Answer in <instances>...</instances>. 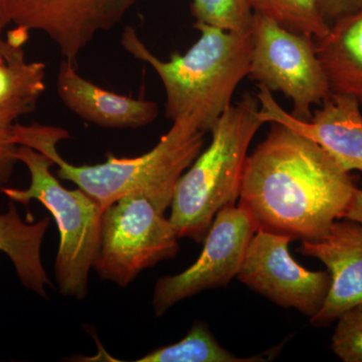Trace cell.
I'll list each match as a JSON object with an SVG mask.
<instances>
[{"label":"cell","mask_w":362,"mask_h":362,"mask_svg":"<svg viewBox=\"0 0 362 362\" xmlns=\"http://www.w3.org/2000/svg\"><path fill=\"white\" fill-rule=\"evenodd\" d=\"M356 185L318 144L278 123L247 156L240 204L257 228L317 240L344 218Z\"/></svg>","instance_id":"obj_1"},{"label":"cell","mask_w":362,"mask_h":362,"mask_svg":"<svg viewBox=\"0 0 362 362\" xmlns=\"http://www.w3.org/2000/svg\"><path fill=\"white\" fill-rule=\"evenodd\" d=\"M173 122L170 129L147 153L120 158L109 154L106 162L94 165H75L62 157L58 144L71 136L57 126L16 123L13 141L51 158L58 166L59 178L77 185L104 209L124 195L139 194L165 214L181 175L201 153L206 134L185 117Z\"/></svg>","instance_id":"obj_2"},{"label":"cell","mask_w":362,"mask_h":362,"mask_svg":"<svg viewBox=\"0 0 362 362\" xmlns=\"http://www.w3.org/2000/svg\"><path fill=\"white\" fill-rule=\"evenodd\" d=\"M201 33L185 54L162 61L150 52L132 26L121 35L120 45L133 58L148 64L165 90V116L171 121L190 119L204 133L211 132L230 106L235 90L247 77L252 37L249 32H228L194 23Z\"/></svg>","instance_id":"obj_3"},{"label":"cell","mask_w":362,"mask_h":362,"mask_svg":"<svg viewBox=\"0 0 362 362\" xmlns=\"http://www.w3.org/2000/svg\"><path fill=\"white\" fill-rule=\"evenodd\" d=\"M258 99L247 93L221 116L209 147L181 175L169 221L178 238L204 242L214 216L239 199L247 150L259 128Z\"/></svg>","instance_id":"obj_4"},{"label":"cell","mask_w":362,"mask_h":362,"mask_svg":"<svg viewBox=\"0 0 362 362\" xmlns=\"http://www.w3.org/2000/svg\"><path fill=\"white\" fill-rule=\"evenodd\" d=\"M16 157L28 168L30 185L23 189L2 187L0 192L25 206L39 202L49 211L59 233L54 267L59 291L65 297L85 299L99 247L104 209L80 188L64 187L52 173L54 162L45 154L21 145Z\"/></svg>","instance_id":"obj_5"},{"label":"cell","mask_w":362,"mask_h":362,"mask_svg":"<svg viewBox=\"0 0 362 362\" xmlns=\"http://www.w3.org/2000/svg\"><path fill=\"white\" fill-rule=\"evenodd\" d=\"M173 223L144 195H124L104 209L93 270L128 287L141 272L175 258L180 250Z\"/></svg>","instance_id":"obj_6"},{"label":"cell","mask_w":362,"mask_h":362,"mask_svg":"<svg viewBox=\"0 0 362 362\" xmlns=\"http://www.w3.org/2000/svg\"><path fill=\"white\" fill-rule=\"evenodd\" d=\"M252 49L247 78L293 103L292 115L309 120L311 107L331 94L314 37L295 33L261 14L252 23Z\"/></svg>","instance_id":"obj_7"},{"label":"cell","mask_w":362,"mask_h":362,"mask_svg":"<svg viewBox=\"0 0 362 362\" xmlns=\"http://www.w3.org/2000/svg\"><path fill=\"white\" fill-rule=\"evenodd\" d=\"M257 230L246 209L235 204L223 207L214 216L197 261L180 274L157 280L152 297L156 316H163L182 300L237 278Z\"/></svg>","instance_id":"obj_8"},{"label":"cell","mask_w":362,"mask_h":362,"mask_svg":"<svg viewBox=\"0 0 362 362\" xmlns=\"http://www.w3.org/2000/svg\"><path fill=\"white\" fill-rule=\"evenodd\" d=\"M288 235L259 230L247 247L237 278L272 302L304 315L318 313L327 297L329 273L307 270L289 252Z\"/></svg>","instance_id":"obj_9"},{"label":"cell","mask_w":362,"mask_h":362,"mask_svg":"<svg viewBox=\"0 0 362 362\" xmlns=\"http://www.w3.org/2000/svg\"><path fill=\"white\" fill-rule=\"evenodd\" d=\"M11 23L45 33L75 64L99 33L122 21L137 0H4Z\"/></svg>","instance_id":"obj_10"},{"label":"cell","mask_w":362,"mask_h":362,"mask_svg":"<svg viewBox=\"0 0 362 362\" xmlns=\"http://www.w3.org/2000/svg\"><path fill=\"white\" fill-rule=\"evenodd\" d=\"M258 89L262 122L284 125L318 144L345 173H362V110L356 98L331 93L309 120H300L285 111L265 86Z\"/></svg>","instance_id":"obj_11"},{"label":"cell","mask_w":362,"mask_h":362,"mask_svg":"<svg viewBox=\"0 0 362 362\" xmlns=\"http://www.w3.org/2000/svg\"><path fill=\"white\" fill-rule=\"evenodd\" d=\"M297 252L319 259L327 268L331 284L314 326H327L352 307L362 304V225L340 218L327 235L317 240H302Z\"/></svg>","instance_id":"obj_12"},{"label":"cell","mask_w":362,"mask_h":362,"mask_svg":"<svg viewBox=\"0 0 362 362\" xmlns=\"http://www.w3.org/2000/svg\"><path fill=\"white\" fill-rule=\"evenodd\" d=\"M57 93L66 108L90 124L108 129H136L153 123L158 105L102 89L78 73L63 59L57 77Z\"/></svg>","instance_id":"obj_13"},{"label":"cell","mask_w":362,"mask_h":362,"mask_svg":"<svg viewBox=\"0 0 362 362\" xmlns=\"http://www.w3.org/2000/svg\"><path fill=\"white\" fill-rule=\"evenodd\" d=\"M314 42L331 93L356 98L362 110V9L335 21Z\"/></svg>","instance_id":"obj_14"},{"label":"cell","mask_w":362,"mask_h":362,"mask_svg":"<svg viewBox=\"0 0 362 362\" xmlns=\"http://www.w3.org/2000/svg\"><path fill=\"white\" fill-rule=\"evenodd\" d=\"M49 225L47 216L37 221L30 216L23 220L13 202L0 213V252L11 259L21 284L45 299L52 281L42 264V246Z\"/></svg>","instance_id":"obj_15"},{"label":"cell","mask_w":362,"mask_h":362,"mask_svg":"<svg viewBox=\"0 0 362 362\" xmlns=\"http://www.w3.org/2000/svg\"><path fill=\"white\" fill-rule=\"evenodd\" d=\"M261 357L240 358L223 349L209 327L195 322L185 337L173 344L150 351L137 362H251L263 361Z\"/></svg>","instance_id":"obj_16"},{"label":"cell","mask_w":362,"mask_h":362,"mask_svg":"<svg viewBox=\"0 0 362 362\" xmlns=\"http://www.w3.org/2000/svg\"><path fill=\"white\" fill-rule=\"evenodd\" d=\"M45 64L0 54V106H25L33 110L45 92Z\"/></svg>","instance_id":"obj_17"},{"label":"cell","mask_w":362,"mask_h":362,"mask_svg":"<svg viewBox=\"0 0 362 362\" xmlns=\"http://www.w3.org/2000/svg\"><path fill=\"white\" fill-rule=\"evenodd\" d=\"M252 11L292 30L314 39L322 37L330 25L324 20L319 0H247Z\"/></svg>","instance_id":"obj_18"},{"label":"cell","mask_w":362,"mask_h":362,"mask_svg":"<svg viewBox=\"0 0 362 362\" xmlns=\"http://www.w3.org/2000/svg\"><path fill=\"white\" fill-rule=\"evenodd\" d=\"M192 14L195 23L228 32L252 30V11L247 0H192Z\"/></svg>","instance_id":"obj_19"},{"label":"cell","mask_w":362,"mask_h":362,"mask_svg":"<svg viewBox=\"0 0 362 362\" xmlns=\"http://www.w3.org/2000/svg\"><path fill=\"white\" fill-rule=\"evenodd\" d=\"M331 347L342 361L362 362V304L338 317Z\"/></svg>","instance_id":"obj_20"},{"label":"cell","mask_w":362,"mask_h":362,"mask_svg":"<svg viewBox=\"0 0 362 362\" xmlns=\"http://www.w3.org/2000/svg\"><path fill=\"white\" fill-rule=\"evenodd\" d=\"M32 111L25 106H0V188L11 180L18 162V145L13 141L14 124Z\"/></svg>","instance_id":"obj_21"},{"label":"cell","mask_w":362,"mask_h":362,"mask_svg":"<svg viewBox=\"0 0 362 362\" xmlns=\"http://www.w3.org/2000/svg\"><path fill=\"white\" fill-rule=\"evenodd\" d=\"M324 20L331 25L343 16L362 9V0H319Z\"/></svg>","instance_id":"obj_22"},{"label":"cell","mask_w":362,"mask_h":362,"mask_svg":"<svg viewBox=\"0 0 362 362\" xmlns=\"http://www.w3.org/2000/svg\"><path fill=\"white\" fill-rule=\"evenodd\" d=\"M11 23L8 14H7L4 0H0V54L8 59L23 58L25 51L23 47H16L9 44L4 37V32L7 25Z\"/></svg>","instance_id":"obj_23"},{"label":"cell","mask_w":362,"mask_h":362,"mask_svg":"<svg viewBox=\"0 0 362 362\" xmlns=\"http://www.w3.org/2000/svg\"><path fill=\"white\" fill-rule=\"evenodd\" d=\"M343 218L356 221L362 225V189L356 188L351 204Z\"/></svg>","instance_id":"obj_24"}]
</instances>
